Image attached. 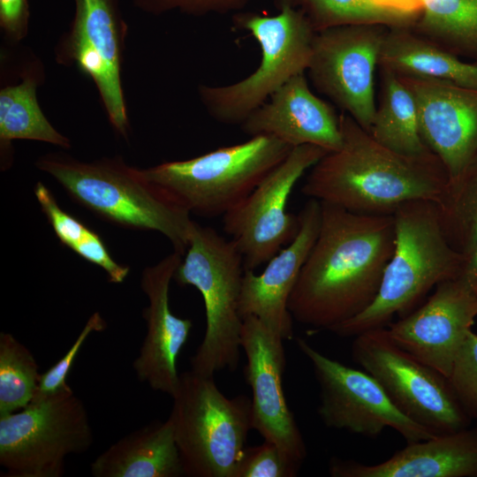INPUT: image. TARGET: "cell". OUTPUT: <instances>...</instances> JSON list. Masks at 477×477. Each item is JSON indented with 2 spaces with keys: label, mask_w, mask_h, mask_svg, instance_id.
<instances>
[{
  "label": "cell",
  "mask_w": 477,
  "mask_h": 477,
  "mask_svg": "<svg viewBox=\"0 0 477 477\" xmlns=\"http://www.w3.org/2000/svg\"><path fill=\"white\" fill-rule=\"evenodd\" d=\"M295 238L267 263L260 274L245 270L238 301L242 319L255 316L284 340L293 338L289 298L321 227L322 205L309 198L299 213Z\"/></svg>",
  "instance_id": "d6986e66"
},
{
  "label": "cell",
  "mask_w": 477,
  "mask_h": 477,
  "mask_svg": "<svg viewBox=\"0 0 477 477\" xmlns=\"http://www.w3.org/2000/svg\"><path fill=\"white\" fill-rule=\"evenodd\" d=\"M295 340L312 364L320 387L317 412L326 427L368 437L390 428L407 443L438 435L402 413L370 374L325 356L303 338Z\"/></svg>",
  "instance_id": "5bb4252c"
},
{
  "label": "cell",
  "mask_w": 477,
  "mask_h": 477,
  "mask_svg": "<svg viewBox=\"0 0 477 477\" xmlns=\"http://www.w3.org/2000/svg\"><path fill=\"white\" fill-rule=\"evenodd\" d=\"M30 10L28 0H0V27L4 38L18 43L28 33Z\"/></svg>",
  "instance_id": "e575fe53"
},
{
  "label": "cell",
  "mask_w": 477,
  "mask_h": 477,
  "mask_svg": "<svg viewBox=\"0 0 477 477\" xmlns=\"http://www.w3.org/2000/svg\"><path fill=\"white\" fill-rule=\"evenodd\" d=\"M183 254L172 253L142 272L140 285L148 299L143 310L147 334L132 367L141 382L155 391L172 397L179 374L177 360L188 340L193 326L190 319L176 316L170 307V285Z\"/></svg>",
  "instance_id": "ac0fdd59"
},
{
  "label": "cell",
  "mask_w": 477,
  "mask_h": 477,
  "mask_svg": "<svg viewBox=\"0 0 477 477\" xmlns=\"http://www.w3.org/2000/svg\"><path fill=\"white\" fill-rule=\"evenodd\" d=\"M460 276L466 279L473 289L477 288V245L468 254L465 255Z\"/></svg>",
  "instance_id": "d590c367"
},
{
  "label": "cell",
  "mask_w": 477,
  "mask_h": 477,
  "mask_svg": "<svg viewBox=\"0 0 477 477\" xmlns=\"http://www.w3.org/2000/svg\"><path fill=\"white\" fill-rule=\"evenodd\" d=\"M240 127L249 137L269 135L292 148L314 145L330 152L342 145L340 116L313 93L305 73L284 83Z\"/></svg>",
  "instance_id": "ffe728a7"
},
{
  "label": "cell",
  "mask_w": 477,
  "mask_h": 477,
  "mask_svg": "<svg viewBox=\"0 0 477 477\" xmlns=\"http://www.w3.org/2000/svg\"><path fill=\"white\" fill-rule=\"evenodd\" d=\"M269 135L199 156L141 169L143 176L190 213L215 217L241 203L291 152Z\"/></svg>",
  "instance_id": "8992f818"
},
{
  "label": "cell",
  "mask_w": 477,
  "mask_h": 477,
  "mask_svg": "<svg viewBox=\"0 0 477 477\" xmlns=\"http://www.w3.org/2000/svg\"><path fill=\"white\" fill-rule=\"evenodd\" d=\"M322 148L301 145L274 168L237 207L223 216V230L243 257L245 270L266 264L299 230V215L287 210L291 193L324 155Z\"/></svg>",
  "instance_id": "7c38bea8"
},
{
  "label": "cell",
  "mask_w": 477,
  "mask_h": 477,
  "mask_svg": "<svg viewBox=\"0 0 477 477\" xmlns=\"http://www.w3.org/2000/svg\"><path fill=\"white\" fill-rule=\"evenodd\" d=\"M474 290H475V292H476V293H477V288H476V289H474Z\"/></svg>",
  "instance_id": "8d00e7d4"
},
{
  "label": "cell",
  "mask_w": 477,
  "mask_h": 477,
  "mask_svg": "<svg viewBox=\"0 0 477 477\" xmlns=\"http://www.w3.org/2000/svg\"><path fill=\"white\" fill-rule=\"evenodd\" d=\"M380 71L379 102L369 133L384 147L402 155L422 156L432 154L420 132L412 92L396 73L381 68Z\"/></svg>",
  "instance_id": "d4e9b609"
},
{
  "label": "cell",
  "mask_w": 477,
  "mask_h": 477,
  "mask_svg": "<svg viewBox=\"0 0 477 477\" xmlns=\"http://www.w3.org/2000/svg\"><path fill=\"white\" fill-rule=\"evenodd\" d=\"M329 473L332 477H477V428L408 443L379 464L333 458Z\"/></svg>",
  "instance_id": "44dd1931"
},
{
  "label": "cell",
  "mask_w": 477,
  "mask_h": 477,
  "mask_svg": "<svg viewBox=\"0 0 477 477\" xmlns=\"http://www.w3.org/2000/svg\"><path fill=\"white\" fill-rule=\"evenodd\" d=\"M34 193L42 211L63 245L102 269L109 282L121 284L125 281L130 268L117 263L112 258L102 238L95 231L64 211L42 182L36 183Z\"/></svg>",
  "instance_id": "4316f807"
},
{
  "label": "cell",
  "mask_w": 477,
  "mask_h": 477,
  "mask_svg": "<svg viewBox=\"0 0 477 477\" xmlns=\"http://www.w3.org/2000/svg\"><path fill=\"white\" fill-rule=\"evenodd\" d=\"M354 361L380 383L395 406L435 435L469 426L449 379L396 344L386 327L354 337Z\"/></svg>",
  "instance_id": "30bf717a"
},
{
  "label": "cell",
  "mask_w": 477,
  "mask_h": 477,
  "mask_svg": "<svg viewBox=\"0 0 477 477\" xmlns=\"http://www.w3.org/2000/svg\"><path fill=\"white\" fill-rule=\"evenodd\" d=\"M378 67L402 77L444 80L477 88V64L462 60L412 26L389 27Z\"/></svg>",
  "instance_id": "603a6c76"
},
{
  "label": "cell",
  "mask_w": 477,
  "mask_h": 477,
  "mask_svg": "<svg viewBox=\"0 0 477 477\" xmlns=\"http://www.w3.org/2000/svg\"><path fill=\"white\" fill-rule=\"evenodd\" d=\"M72 20L55 47L56 62L95 84L114 131L128 139L130 124L122 85L128 32L119 0H73Z\"/></svg>",
  "instance_id": "8fae6325"
},
{
  "label": "cell",
  "mask_w": 477,
  "mask_h": 477,
  "mask_svg": "<svg viewBox=\"0 0 477 477\" xmlns=\"http://www.w3.org/2000/svg\"><path fill=\"white\" fill-rule=\"evenodd\" d=\"M185 254L173 280L200 292L206 314L205 334L190 359L191 370L203 376L234 371L242 350L243 319L238 312L245 272L242 254L231 238L196 222Z\"/></svg>",
  "instance_id": "5b68a950"
},
{
  "label": "cell",
  "mask_w": 477,
  "mask_h": 477,
  "mask_svg": "<svg viewBox=\"0 0 477 477\" xmlns=\"http://www.w3.org/2000/svg\"><path fill=\"white\" fill-rule=\"evenodd\" d=\"M90 472L94 477L185 476L171 420L125 435L94 459Z\"/></svg>",
  "instance_id": "7402d4cb"
},
{
  "label": "cell",
  "mask_w": 477,
  "mask_h": 477,
  "mask_svg": "<svg viewBox=\"0 0 477 477\" xmlns=\"http://www.w3.org/2000/svg\"><path fill=\"white\" fill-rule=\"evenodd\" d=\"M41 374L28 348L12 334L0 333V415L26 407L35 395Z\"/></svg>",
  "instance_id": "f546056e"
},
{
  "label": "cell",
  "mask_w": 477,
  "mask_h": 477,
  "mask_svg": "<svg viewBox=\"0 0 477 477\" xmlns=\"http://www.w3.org/2000/svg\"><path fill=\"white\" fill-rule=\"evenodd\" d=\"M169 418L185 476L235 477L252 427L251 398H227L213 376L179 374Z\"/></svg>",
  "instance_id": "ba28073f"
},
{
  "label": "cell",
  "mask_w": 477,
  "mask_h": 477,
  "mask_svg": "<svg viewBox=\"0 0 477 477\" xmlns=\"http://www.w3.org/2000/svg\"><path fill=\"white\" fill-rule=\"evenodd\" d=\"M35 165L97 216L123 228L157 231L185 255L195 223L191 213L150 183L141 169L119 156L82 162L63 153L46 154Z\"/></svg>",
  "instance_id": "3957f363"
},
{
  "label": "cell",
  "mask_w": 477,
  "mask_h": 477,
  "mask_svg": "<svg viewBox=\"0 0 477 477\" xmlns=\"http://www.w3.org/2000/svg\"><path fill=\"white\" fill-rule=\"evenodd\" d=\"M477 316V293L462 276L440 283L417 310L386 329L390 339L447 378Z\"/></svg>",
  "instance_id": "2e32d148"
},
{
  "label": "cell",
  "mask_w": 477,
  "mask_h": 477,
  "mask_svg": "<svg viewBox=\"0 0 477 477\" xmlns=\"http://www.w3.org/2000/svg\"><path fill=\"white\" fill-rule=\"evenodd\" d=\"M395 246L374 301L358 315L329 329L340 337H355L387 327L402 317L440 283L461 276L465 255L448 243L435 201L402 203L393 213Z\"/></svg>",
  "instance_id": "277c9868"
},
{
  "label": "cell",
  "mask_w": 477,
  "mask_h": 477,
  "mask_svg": "<svg viewBox=\"0 0 477 477\" xmlns=\"http://www.w3.org/2000/svg\"><path fill=\"white\" fill-rule=\"evenodd\" d=\"M388 29L364 24L316 32L307 70L316 90L368 132L376 110L375 72Z\"/></svg>",
  "instance_id": "4fadbf2b"
},
{
  "label": "cell",
  "mask_w": 477,
  "mask_h": 477,
  "mask_svg": "<svg viewBox=\"0 0 477 477\" xmlns=\"http://www.w3.org/2000/svg\"><path fill=\"white\" fill-rule=\"evenodd\" d=\"M300 466L276 444L264 440L260 445L246 446L235 477H295Z\"/></svg>",
  "instance_id": "1f68e13d"
},
{
  "label": "cell",
  "mask_w": 477,
  "mask_h": 477,
  "mask_svg": "<svg viewBox=\"0 0 477 477\" xmlns=\"http://www.w3.org/2000/svg\"><path fill=\"white\" fill-rule=\"evenodd\" d=\"M106 328V321L99 312H95L65 354L46 372L41 374L37 391L51 393L68 384L67 375L87 338L93 332H102Z\"/></svg>",
  "instance_id": "836d02e7"
},
{
  "label": "cell",
  "mask_w": 477,
  "mask_h": 477,
  "mask_svg": "<svg viewBox=\"0 0 477 477\" xmlns=\"http://www.w3.org/2000/svg\"><path fill=\"white\" fill-rule=\"evenodd\" d=\"M279 12L233 14V26L247 31L261 49L257 68L245 79L223 86L201 84L198 96L207 113L223 125H241L272 94L308 68L315 31L297 8L276 4Z\"/></svg>",
  "instance_id": "52a82bcc"
},
{
  "label": "cell",
  "mask_w": 477,
  "mask_h": 477,
  "mask_svg": "<svg viewBox=\"0 0 477 477\" xmlns=\"http://www.w3.org/2000/svg\"><path fill=\"white\" fill-rule=\"evenodd\" d=\"M448 379L464 412L477 420V334L473 330L462 344Z\"/></svg>",
  "instance_id": "4dcf8cb0"
},
{
  "label": "cell",
  "mask_w": 477,
  "mask_h": 477,
  "mask_svg": "<svg viewBox=\"0 0 477 477\" xmlns=\"http://www.w3.org/2000/svg\"><path fill=\"white\" fill-rule=\"evenodd\" d=\"M279 4L299 10L315 32L364 24L413 26L420 13L391 9L374 0H276Z\"/></svg>",
  "instance_id": "83f0119b"
},
{
  "label": "cell",
  "mask_w": 477,
  "mask_h": 477,
  "mask_svg": "<svg viewBox=\"0 0 477 477\" xmlns=\"http://www.w3.org/2000/svg\"><path fill=\"white\" fill-rule=\"evenodd\" d=\"M93 441L85 405L69 384L36 391L23 409L0 415L2 476L62 477L65 458L86 452Z\"/></svg>",
  "instance_id": "9c48e42d"
},
{
  "label": "cell",
  "mask_w": 477,
  "mask_h": 477,
  "mask_svg": "<svg viewBox=\"0 0 477 477\" xmlns=\"http://www.w3.org/2000/svg\"><path fill=\"white\" fill-rule=\"evenodd\" d=\"M240 337L246 357L244 375L252 390L253 429L301 466L307 448L283 390L284 340L252 315L243 318Z\"/></svg>",
  "instance_id": "9a60e30c"
},
{
  "label": "cell",
  "mask_w": 477,
  "mask_h": 477,
  "mask_svg": "<svg viewBox=\"0 0 477 477\" xmlns=\"http://www.w3.org/2000/svg\"><path fill=\"white\" fill-rule=\"evenodd\" d=\"M20 77L19 83L0 89V148L4 169L11 164L14 140L42 141L64 149L71 148L70 140L51 125L38 102L36 90L44 77L41 62L34 59Z\"/></svg>",
  "instance_id": "cb8c5ba5"
},
{
  "label": "cell",
  "mask_w": 477,
  "mask_h": 477,
  "mask_svg": "<svg viewBox=\"0 0 477 477\" xmlns=\"http://www.w3.org/2000/svg\"><path fill=\"white\" fill-rule=\"evenodd\" d=\"M399 77L414 97L425 144L449 178L457 177L477 162V88L444 80Z\"/></svg>",
  "instance_id": "e0dca14e"
},
{
  "label": "cell",
  "mask_w": 477,
  "mask_h": 477,
  "mask_svg": "<svg viewBox=\"0 0 477 477\" xmlns=\"http://www.w3.org/2000/svg\"><path fill=\"white\" fill-rule=\"evenodd\" d=\"M412 26L450 53L477 64V0H420Z\"/></svg>",
  "instance_id": "484cf974"
},
{
  "label": "cell",
  "mask_w": 477,
  "mask_h": 477,
  "mask_svg": "<svg viewBox=\"0 0 477 477\" xmlns=\"http://www.w3.org/2000/svg\"><path fill=\"white\" fill-rule=\"evenodd\" d=\"M252 0H132L140 11L160 16L170 12L202 17L242 11Z\"/></svg>",
  "instance_id": "d6a6232c"
},
{
  "label": "cell",
  "mask_w": 477,
  "mask_h": 477,
  "mask_svg": "<svg viewBox=\"0 0 477 477\" xmlns=\"http://www.w3.org/2000/svg\"><path fill=\"white\" fill-rule=\"evenodd\" d=\"M320 202L319 234L288 308L296 322L329 330L374 301L394 251L395 224L393 215L355 213Z\"/></svg>",
  "instance_id": "6da1fadb"
},
{
  "label": "cell",
  "mask_w": 477,
  "mask_h": 477,
  "mask_svg": "<svg viewBox=\"0 0 477 477\" xmlns=\"http://www.w3.org/2000/svg\"><path fill=\"white\" fill-rule=\"evenodd\" d=\"M339 116L342 145L310 169L303 194L370 215H393L410 201L439 200L449 175L434 153L399 154L376 141L346 113Z\"/></svg>",
  "instance_id": "7a4b0ae2"
},
{
  "label": "cell",
  "mask_w": 477,
  "mask_h": 477,
  "mask_svg": "<svg viewBox=\"0 0 477 477\" xmlns=\"http://www.w3.org/2000/svg\"><path fill=\"white\" fill-rule=\"evenodd\" d=\"M435 204L448 243L468 254L477 245V162L449 178Z\"/></svg>",
  "instance_id": "f1b7e54d"
}]
</instances>
